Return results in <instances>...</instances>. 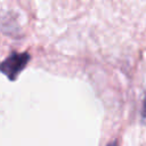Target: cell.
I'll use <instances>...</instances> for the list:
<instances>
[{
    "label": "cell",
    "mask_w": 146,
    "mask_h": 146,
    "mask_svg": "<svg viewBox=\"0 0 146 146\" xmlns=\"http://www.w3.org/2000/svg\"><path fill=\"white\" fill-rule=\"evenodd\" d=\"M29 62L27 54H13L0 64V72L6 74L10 80H15L18 73Z\"/></svg>",
    "instance_id": "obj_1"
}]
</instances>
